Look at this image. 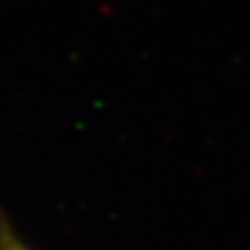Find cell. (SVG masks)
I'll return each instance as SVG.
<instances>
[{
  "instance_id": "1",
  "label": "cell",
  "mask_w": 250,
  "mask_h": 250,
  "mask_svg": "<svg viewBox=\"0 0 250 250\" xmlns=\"http://www.w3.org/2000/svg\"><path fill=\"white\" fill-rule=\"evenodd\" d=\"M0 250H34L10 223L8 215L0 209Z\"/></svg>"
}]
</instances>
